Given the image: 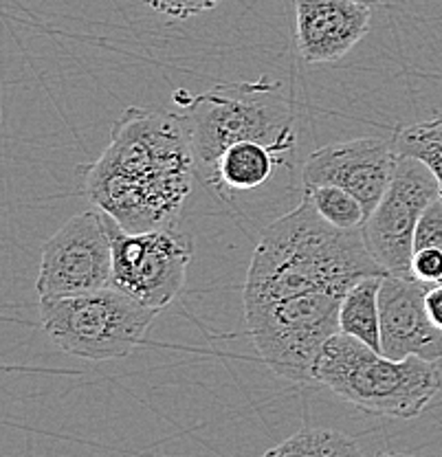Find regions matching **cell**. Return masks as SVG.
I'll use <instances>...</instances> for the list:
<instances>
[{
  "mask_svg": "<svg viewBox=\"0 0 442 457\" xmlns=\"http://www.w3.org/2000/svg\"><path fill=\"white\" fill-rule=\"evenodd\" d=\"M113 284V245L99 209L78 213L46 240L36 293L40 299L75 297Z\"/></svg>",
  "mask_w": 442,
  "mask_h": 457,
  "instance_id": "cell-8",
  "label": "cell"
},
{
  "mask_svg": "<svg viewBox=\"0 0 442 457\" xmlns=\"http://www.w3.org/2000/svg\"><path fill=\"white\" fill-rule=\"evenodd\" d=\"M113 245V284L144 306L165 308L183 290L194 255L192 233L177 225L128 233L106 216Z\"/></svg>",
  "mask_w": 442,
  "mask_h": 457,
  "instance_id": "cell-7",
  "label": "cell"
},
{
  "mask_svg": "<svg viewBox=\"0 0 442 457\" xmlns=\"http://www.w3.org/2000/svg\"><path fill=\"white\" fill-rule=\"evenodd\" d=\"M356 3H363L368 7H381V4L388 3V0H356Z\"/></svg>",
  "mask_w": 442,
  "mask_h": 457,
  "instance_id": "cell-23",
  "label": "cell"
},
{
  "mask_svg": "<svg viewBox=\"0 0 442 457\" xmlns=\"http://www.w3.org/2000/svg\"><path fill=\"white\" fill-rule=\"evenodd\" d=\"M388 275L365 242L363 227L339 228L306 196L260 233L245 284V308L313 290L348 293L363 278Z\"/></svg>",
  "mask_w": 442,
  "mask_h": 457,
  "instance_id": "cell-2",
  "label": "cell"
},
{
  "mask_svg": "<svg viewBox=\"0 0 442 457\" xmlns=\"http://www.w3.org/2000/svg\"><path fill=\"white\" fill-rule=\"evenodd\" d=\"M315 383L361 411L410 420L421 416L438 396L442 376L434 361L421 356L394 361L339 332L321 350Z\"/></svg>",
  "mask_w": 442,
  "mask_h": 457,
  "instance_id": "cell-4",
  "label": "cell"
},
{
  "mask_svg": "<svg viewBox=\"0 0 442 457\" xmlns=\"http://www.w3.org/2000/svg\"><path fill=\"white\" fill-rule=\"evenodd\" d=\"M374 457H413V455H405V453H396V451H381Z\"/></svg>",
  "mask_w": 442,
  "mask_h": 457,
  "instance_id": "cell-22",
  "label": "cell"
},
{
  "mask_svg": "<svg viewBox=\"0 0 442 457\" xmlns=\"http://www.w3.org/2000/svg\"><path fill=\"white\" fill-rule=\"evenodd\" d=\"M410 273L421 282L438 286L442 279V251L440 249H421L413 251Z\"/></svg>",
  "mask_w": 442,
  "mask_h": 457,
  "instance_id": "cell-20",
  "label": "cell"
},
{
  "mask_svg": "<svg viewBox=\"0 0 442 457\" xmlns=\"http://www.w3.org/2000/svg\"><path fill=\"white\" fill-rule=\"evenodd\" d=\"M260 457H363L354 437L332 428H302Z\"/></svg>",
  "mask_w": 442,
  "mask_h": 457,
  "instance_id": "cell-15",
  "label": "cell"
},
{
  "mask_svg": "<svg viewBox=\"0 0 442 457\" xmlns=\"http://www.w3.org/2000/svg\"><path fill=\"white\" fill-rule=\"evenodd\" d=\"M385 275L359 279L346 293L339 311V330L344 335L363 341L383 354L381 347V311H379V290Z\"/></svg>",
  "mask_w": 442,
  "mask_h": 457,
  "instance_id": "cell-14",
  "label": "cell"
},
{
  "mask_svg": "<svg viewBox=\"0 0 442 457\" xmlns=\"http://www.w3.org/2000/svg\"><path fill=\"white\" fill-rule=\"evenodd\" d=\"M344 297L341 290H313L245 308L246 330L266 365L291 383H315L321 350L341 332Z\"/></svg>",
  "mask_w": 442,
  "mask_h": 457,
  "instance_id": "cell-6",
  "label": "cell"
},
{
  "mask_svg": "<svg viewBox=\"0 0 442 457\" xmlns=\"http://www.w3.org/2000/svg\"><path fill=\"white\" fill-rule=\"evenodd\" d=\"M431 286L412 273H388L379 290L383 354L394 361L421 356L438 363L442 359V330L427 312Z\"/></svg>",
  "mask_w": 442,
  "mask_h": 457,
  "instance_id": "cell-11",
  "label": "cell"
},
{
  "mask_svg": "<svg viewBox=\"0 0 442 457\" xmlns=\"http://www.w3.org/2000/svg\"><path fill=\"white\" fill-rule=\"evenodd\" d=\"M196 174L216 192L218 161L231 145L260 141L279 159L295 147L293 108L282 84L258 82L218 84L196 97H188Z\"/></svg>",
  "mask_w": 442,
  "mask_h": 457,
  "instance_id": "cell-3",
  "label": "cell"
},
{
  "mask_svg": "<svg viewBox=\"0 0 442 457\" xmlns=\"http://www.w3.org/2000/svg\"><path fill=\"white\" fill-rule=\"evenodd\" d=\"M156 308L144 306L115 286L75 295L40 299L42 328L66 354L87 361L130 356L146 339Z\"/></svg>",
  "mask_w": 442,
  "mask_h": 457,
  "instance_id": "cell-5",
  "label": "cell"
},
{
  "mask_svg": "<svg viewBox=\"0 0 442 457\" xmlns=\"http://www.w3.org/2000/svg\"><path fill=\"white\" fill-rule=\"evenodd\" d=\"M304 196L315 204L321 218L339 228H359L365 225V209L353 194L335 185H315L304 187Z\"/></svg>",
  "mask_w": 442,
  "mask_h": 457,
  "instance_id": "cell-17",
  "label": "cell"
},
{
  "mask_svg": "<svg viewBox=\"0 0 442 457\" xmlns=\"http://www.w3.org/2000/svg\"><path fill=\"white\" fill-rule=\"evenodd\" d=\"M392 143L398 156H412L434 171L442 194V117L398 128Z\"/></svg>",
  "mask_w": 442,
  "mask_h": 457,
  "instance_id": "cell-16",
  "label": "cell"
},
{
  "mask_svg": "<svg viewBox=\"0 0 442 457\" xmlns=\"http://www.w3.org/2000/svg\"><path fill=\"white\" fill-rule=\"evenodd\" d=\"M196 174L189 119L130 106L87 171L90 203L123 231L177 225Z\"/></svg>",
  "mask_w": 442,
  "mask_h": 457,
  "instance_id": "cell-1",
  "label": "cell"
},
{
  "mask_svg": "<svg viewBox=\"0 0 442 457\" xmlns=\"http://www.w3.org/2000/svg\"><path fill=\"white\" fill-rule=\"evenodd\" d=\"M297 51L308 64H332L368 36L370 7L356 0H295Z\"/></svg>",
  "mask_w": 442,
  "mask_h": 457,
  "instance_id": "cell-12",
  "label": "cell"
},
{
  "mask_svg": "<svg viewBox=\"0 0 442 457\" xmlns=\"http://www.w3.org/2000/svg\"><path fill=\"white\" fill-rule=\"evenodd\" d=\"M396 159L394 143L377 137L330 143L304 161L302 183L304 187L335 185L346 189L370 216L388 192Z\"/></svg>",
  "mask_w": 442,
  "mask_h": 457,
  "instance_id": "cell-10",
  "label": "cell"
},
{
  "mask_svg": "<svg viewBox=\"0 0 442 457\" xmlns=\"http://www.w3.org/2000/svg\"><path fill=\"white\" fill-rule=\"evenodd\" d=\"M427 312H429L434 326L442 330V284L431 286L429 293H427Z\"/></svg>",
  "mask_w": 442,
  "mask_h": 457,
  "instance_id": "cell-21",
  "label": "cell"
},
{
  "mask_svg": "<svg viewBox=\"0 0 442 457\" xmlns=\"http://www.w3.org/2000/svg\"><path fill=\"white\" fill-rule=\"evenodd\" d=\"M154 12L163 16L177 18V21H188V18L198 16V13L212 12L221 4V0H146Z\"/></svg>",
  "mask_w": 442,
  "mask_h": 457,
  "instance_id": "cell-19",
  "label": "cell"
},
{
  "mask_svg": "<svg viewBox=\"0 0 442 457\" xmlns=\"http://www.w3.org/2000/svg\"><path fill=\"white\" fill-rule=\"evenodd\" d=\"M440 196L434 171L412 156H398L388 192L363 225L370 253L388 273H410L418 220Z\"/></svg>",
  "mask_w": 442,
  "mask_h": 457,
  "instance_id": "cell-9",
  "label": "cell"
},
{
  "mask_svg": "<svg viewBox=\"0 0 442 457\" xmlns=\"http://www.w3.org/2000/svg\"><path fill=\"white\" fill-rule=\"evenodd\" d=\"M282 165V159L260 141H242L225 150L218 161L216 194L227 198V194L249 192L260 187L273 176V170Z\"/></svg>",
  "mask_w": 442,
  "mask_h": 457,
  "instance_id": "cell-13",
  "label": "cell"
},
{
  "mask_svg": "<svg viewBox=\"0 0 442 457\" xmlns=\"http://www.w3.org/2000/svg\"><path fill=\"white\" fill-rule=\"evenodd\" d=\"M440 284H442V279H440Z\"/></svg>",
  "mask_w": 442,
  "mask_h": 457,
  "instance_id": "cell-24",
  "label": "cell"
},
{
  "mask_svg": "<svg viewBox=\"0 0 442 457\" xmlns=\"http://www.w3.org/2000/svg\"><path fill=\"white\" fill-rule=\"evenodd\" d=\"M440 249L442 251V196L436 198L422 212L413 233V251Z\"/></svg>",
  "mask_w": 442,
  "mask_h": 457,
  "instance_id": "cell-18",
  "label": "cell"
}]
</instances>
